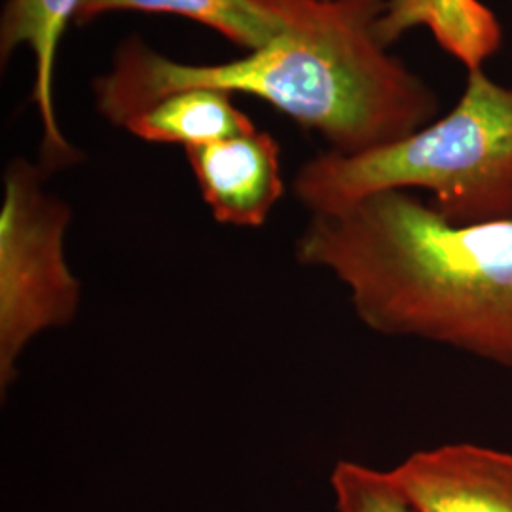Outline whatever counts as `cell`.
Listing matches in <instances>:
<instances>
[{"mask_svg": "<svg viewBox=\"0 0 512 512\" xmlns=\"http://www.w3.org/2000/svg\"><path fill=\"white\" fill-rule=\"evenodd\" d=\"M268 2L285 18L283 33L232 61L179 63L128 38L93 82L99 114L124 128L169 93H245L319 133L338 154L384 147L437 120V92L380 40L387 0Z\"/></svg>", "mask_w": 512, "mask_h": 512, "instance_id": "obj_1", "label": "cell"}, {"mask_svg": "<svg viewBox=\"0 0 512 512\" xmlns=\"http://www.w3.org/2000/svg\"><path fill=\"white\" fill-rule=\"evenodd\" d=\"M294 256L344 283L368 329L512 368V220L459 226L391 190L311 215Z\"/></svg>", "mask_w": 512, "mask_h": 512, "instance_id": "obj_2", "label": "cell"}, {"mask_svg": "<svg viewBox=\"0 0 512 512\" xmlns=\"http://www.w3.org/2000/svg\"><path fill=\"white\" fill-rule=\"evenodd\" d=\"M425 190L452 224L512 220V88L482 69L446 116L361 154L327 150L300 167L293 194L311 215L391 190Z\"/></svg>", "mask_w": 512, "mask_h": 512, "instance_id": "obj_3", "label": "cell"}, {"mask_svg": "<svg viewBox=\"0 0 512 512\" xmlns=\"http://www.w3.org/2000/svg\"><path fill=\"white\" fill-rule=\"evenodd\" d=\"M50 173L23 158L4 171L0 207V389L18 376V361L44 330L69 325L82 287L65 256L71 207L48 192Z\"/></svg>", "mask_w": 512, "mask_h": 512, "instance_id": "obj_4", "label": "cell"}, {"mask_svg": "<svg viewBox=\"0 0 512 512\" xmlns=\"http://www.w3.org/2000/svg\"><path fill=\"white\" fill-rule=\"evenodd\" d=\"M389 473L416 512H512V454L501 450L444 444Z\"/></svg>", "mask_w": 512, "mask_h": 512, "instance_id": "obj_5", "label": "cell"}, {"mask_svg": "<svg viewBox=\"0 0 512 512\" xmlns=\"http://www.w3.org/2000/svg\"><path fill=\"white\" fill-rule=\"evenodd\" d=\"M184 150L203 202L222 224L258 228L285 194L281 148L268 131Z\"/></svg>", "mask_w": 512, "mask_h": 512, "instance_id": "obj_6", "label": "cell"}, {"mask_svg": "<svg viewBox=\"0 0 512 512\" xmlns=\"http://www.w3.org/2000/svg\"><path fill=\"white\" fill-rule=\"evenodd\" d=\"M80 0H8L0 19V55L6 61L18 48L35 59L33 103L42 126L40 165L50 173L76 164L82 156L63 135L55 110V63L67 23Z\"/></svg>", "mask_w": 512, "mask_h": 512, "instance_id": "obj_7", "label": "cell"}, {"mask_svg": "<svg viewBox=\"0 0 512 512\" xmlns=\"http://www.w3.org/2000/svg\"><path fill=\"white\" fill-rule=\"evenodd\" d=\"M414 29H427L467 71L482 69L503 42L499 19L480 0H387L378 21L385 46Z\"/></svg>", "mask_w": 512, "mask_h": 512, "instance_id": "obj_8", "label": "cell"}, {"mask_svg": "<svg viewBox=\"0 0 512 512\" xmlns=\"http://www.w3.org/2000/svg\"><path fill=\"white\" fill-rule=\"evenodd\" d=\"M124 129L148 143L203 147L255 131L253 120L232 103V93L190 88L169 93L133 114Z\"/></svg>", "mask_w": 512, "mask_h": 512, "instance_id": "obj_9", "label": "cell"}, {"mask_svg": "<svg viewBox=\"0 0 512 512\" xmlns=\"http://www.w3.org/2000/svg\"><path fill=\"white\" fill-rule=\"evenodd\" d=\"M110 12L192 19L249 52L272 42L285 29V18L268 0H80L74 21L84 25Z\"/></svg>", "mask_w": 512, "mask_h": 512, "instance_id": "obj_10", "label": "cell"}, {"mask_svg": "<svg viewBox=\"0 0 512 512\" xmlns=\"http://www.w3.org/2000/svg\"><path fill=\"white\" fill-rule=\"evenodd\" d=\"M338 512H416L391 473L338 461L330 475Z\"/></svg>", "mask_w": 512, "mask_h": 512, "instance_id": "obj_11", "label": "cell"}]
</instances>
